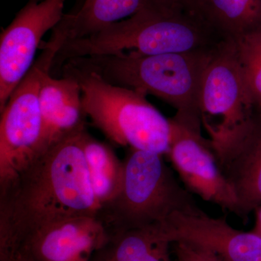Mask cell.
Masks as SVG:
<instances>
[{
	"instance_id": "cell-11",
	"label": "cell",
	"mask_w": 261,
	"mask_h": 261,
	"mask_svg": "<svg viewBox=\"0 0 261 261\" xmlns=\"http://www.w3.org/2000/svg\"><path fill=\"white\" fill-rule=\"evenodd\" d=\"M211 144L237 196L241 219H247L261 206V112L257 111L231 135Z\"/></svg>"
},
{
	"instance_id": "cell-3",
	"label": "cell",
	"mask_w": 261,
	"mask_h": 261,
	"mask_svg": "<svg viewBox=\"0 0 261 261\" xmlns=\"http://www.w3.org/2000/svg\"><path fill=\"white\" fill-rule=\"evenodd\" d=\"M216 47L157 55L122 51L72 58L64 63L93 73L108 83L154 96L177 113L200 117L201 83Z\"/></svg>"
},
{
	"instance_id": "cell-16",
	"label": "cell",
	"mask_w": 261,
	"mask_h": 261,
	"mask_svg": "<svg viewBox=\"0 0 261 261\" xmlns=\"http://www.w3.org/2000/svg\"><path fill=\"white\" fill-rule=\"evenodd\" d=\"M193 13L223 40L261 28V0H197Z\"/></svg>"
},
{
	"instance_id": "cell-20",
	"label": "cell",
	"mask_w": 261,
	"mask_h": 261,
	"mask_svg": "<svg viewBox=\"0 0 261 261\" xmlns=\"http://www.w3.org/2000/svg\"><path fill=\"white\" fill-rule=\"evenodd\" d=\"M163 1L171 5L180 7V8L193 13V9L195 8L197 0H163Z\"/></svg>"
},
{
	"instance_id": "cell-2",
	"label": "cell",
	"mask_w": 261,
	"mask_h": 261,
	"mask_svg": "<svg viewBox=\"0 0 261 261\" xmlns=\"http://www.w3.org/2000/svg\"><path fill=\"white\" fill-rule=\"evenodd\" d=\"M223 41L192 12L160 0L97 34L65 43L51 69L72 58L127 51L190 53L212 49Z\"/></svg>"
},
{
	"instance_id": "cell-12",
	"label": "cell",
	"mask_w": 261,
	"mask_h": 261,
	"mask_svg": "<svg viewBox=\"0 0 261 261\" xmlns=\"http://www.w3.org/2000/svg\"><path fill=\"white\" fill-rule=\"evenodd\" d=\"M108 238L97 216L71 218L41 230L15 261H90Z\"/></svg>"
},
{
	"instance_id": "cell-10",
	"label": "cell",
	"mask_w": 261,
	"mask_h": 261,
	"mask_svg": "<svg viewBox=\"0 0 261 261\" xmlns=\"http://www.w3.org/2000/svg\"><path fill=\"white\" fill-rule=\"evenodd\" d=\"M159 226L172 244H193L223 261H261L260 236L237 229L226 219L211 217L200 208L174 213Z\"/></svg>"
},
{
	"instance_id": "cell-21",
	"label": "cell",
	"mask_w": 261,
	"mask_h": 261,
	"mask_svg": "<svg viewBox=\"0 0 261 261\" xmlns=\"http://www.w3.org/2000/svg\"><path fill=\"white\" fill-rule=\"evenodd\" d=\"M255 212V223L252 231L261 237V206L257 207Z\"/></svg>"
},
{
	"instance_id": "cell-13",
	"label": "cell",
	"mask_w": 261,
	"mask_h": 261,
	"mask_svg": "<svg viewBox=\"0 0 261 261\" xmlns=\"http://www.w3.org/2000/svg\"><path fill=\"white\" fill-rule=\"evenodd\" d=\"M39 104L42 119L41 154L62 140L86 129L82 89L73 77L43 75Z\"/></svg>"
},
{
	"instance_id": "cell-9",
	"label": "cell",
	"mask_w": 261,
	"mask_h": 261,
	"mask_svg": "<svg viewBox=\"0 0 261 261\" xmlns=\"http://www.w3.org/2000/svg\"><path fill=\"white\" fill-rule=\"evenodd\" d=\"M65 0H29L0 37V111L32 69L42 38L60 23Z\"/></svg>"
},
{
	"instance_id": "cell-15",
	"label": "cell",
	"mask_w": 261,
	"mask_h": 261,
	"mask_svg": "<svg viewBox=\"0 0 261 261\" xmlns=\"http://www.w3.org/2000/svg\"><path fill=\"white\" fill-rule=\"evenodd\" d=\"M159 224L108 233L90 261H176Z\"/></svg>"
},
{
	"instance_id": "cell-8",
	"label": "cell",
	"mask_w": 261,
	"mask_h": 261,
	"mask_svg": "<svg viewBox=\"0 0 261 261\" xmlns=\"http://www.w3.org/2000/svg\"><path fill=\"white\" fill-rule=\"evenodd\" d=\"M256 111L249 94L233 40L216 47L199 94L202 126L211 142L244 126Z\"/></svg>"
},
{
	"instance_id": "cell-19",
	"label": "cell",
	"mask_w": 261,
	"mask_h": 261,
	"mask_svg": "<svg viewBox=\"0 0 261 261\" xmlns=\"http://www.w3.org/2000/svg\"><path fill=\"white\" fill-rule=\"evenodd\" d=\"M172 245L176 261H223L212 252L193 244L177 242Z\"/></svg>"
},
{
	"instance_id": "cell-1",
	"label": "cell",
	"mask_w": 261,
	"mask_h": 261,
	"mask_svg": "<svg viewBox=\"0 0 261 261\" xmlns=\"http://www.w3.org/2000/svg\"><path fill=\"white\" fill-rule=\"evenodd\" d=\"M69 136L39 156L15 179L0 187V261L15 258L49 225L97 216L82 149V133Z\"/></svg>"
},
{
	"instance_id": "cell-5",
	"label": "cell",
	"mask_w": 261,
	"mask_h": 261,
	"mask_svg": "<svg viewBox=\"0 0 261 261\" xmlns=\"http://www.w3.org/2000/svg\"><path fill=\"white\" fill-rule=\"evenodd\" d=\"M61 69L63 76L79 82L86 116L113 144L166 156L170 121L147 101V96L67 63Z\"/></svg>"
},
{
	"instance_id": "cell-4",
	"label": "cell",
	"mask_w": 261,
	"mask_h": 261,
	"mask_svg": "<svg viewBox=\"0 0 261 261\" xmlns=\"http://www.w3.org/2000/svg\"><path fill=\"white\" fill-rule=\"evenodd\" d=\"M163 156L128 148L123 159L121 191L97 215L108 233L147 227L163 222L174 213L199 208Z\"/></svg>"
},
{
	"instance_id": "cell-6",
	"label": "cell",
	"mask_w": 261,
	"mask_h": 261,
	"mask_svg": "<svg viewBox=\"0 0 261 261\" xmlns=\"http://www.w3.org/2000/svg\"><path fill=\"white\" fill-rule=\"evenodd\" d=\"M32 69L11 94L0 120V187L15 179L41 154L39 90L58 51L43 48Z\"/></svg>"
},
{
	"instance_id": "cell-7",
	"label": "cell",
	"mask_w": 261,
	"mask_h": 261,
	"mask_svg": "<svg viewBox=\"0 0 261 261\" xmlns=\"http://www.w3.org/2000/svg\"><path fill=\"white\" fill-rule=\"evenodd\" d=\"M167 156L190 193L241 218L237 196L219 167L209 139L202 135L200 116L176 113Z\"/></svg>"
},
{
	"instance_id": "cell-17",
	"label": "cell",
	"mask_w": 261,
	"mask_h": 261,
	"mask_svg": "<svg viewBox=\"0 0 261 261\" xmlns=\"http://www.w3.org/2000/svg\"><path fill=\"white\" fill-rule=\"evenodd\" d=\"M89 181L99 206L106 205L118 195L123 184V162L112 147L96 140L87 129L81 138Z\"/></svg>"
},
{
	"instance_id": "cell-18",
	"label": "cell",
	"mask_w": 261,
	"mask_h": 261,
	"mask_svg": "<svg viewBox=\"0 0 261 261\" xmlns=\"http://www.w3.org/2000/svg\"><path fill=\"white\" fill-rule=\"evenodd\" d=\"M249 94L261 112V28L233 40Z\"/></svg>"
},
{
	"instance_id": "cell-14",
	"label": "cell",
	"mask_w": 261,
	"mask_h": 261,
	"mask_svg": "<svg viewBox=\"0 0 261 261\" xmlns=\"http://www.w3.org/2000/svg\"><path fill=\"white\" fill-rule=\"evenodd\" d=\"M158 1L160 0H84L80 9L63 15L53 29L47 42L60 50L65 43L97 34Z\"/></svg>"
}]
</instances>
